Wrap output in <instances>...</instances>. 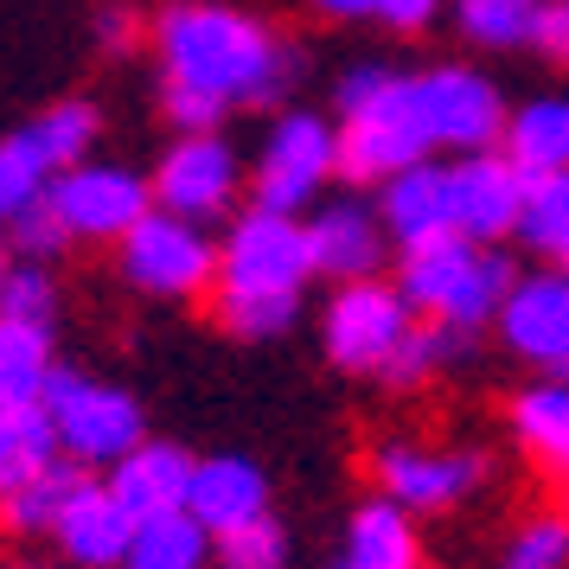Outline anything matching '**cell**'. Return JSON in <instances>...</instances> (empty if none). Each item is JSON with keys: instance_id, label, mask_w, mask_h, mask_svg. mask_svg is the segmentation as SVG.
Listing matches in <instances>:
<instances>
[{"instance_id": "cell-30", "label": "cell", "mask_w": 569, "mask_h": 569, "mask_svg": "<svg viewBox=\"0 0 569 569\" xmlns=\"http://www.w3.org/2000/svg\"><path fill=\"white\" fill-rule=\"evenodd\" d=\"M492 569H569V506H531L506 525Z\"/></svg>"}, {"instance_id": "cell-17", "label": "cell", "mask_w": 569, "mask_h": 569, "mask_svg": "<svg viewBox=\"0 0 569 569\" xmlns=\"http://www.w3.org/2000/svg\"><path fill=\"white\" fill-rule=\"evenodd\" d=\"M186 512L206 525L211 538H224L237 525H257L276 512V480L250 455H199L186 480Z\"/></svg>"}, {"instance_id": "cell-40", "label": "cell", "mask_w": 569, "mask_h": 569, "mask_svg": "<svg viewBox=\"0 0 569 569\" xmlns=\"http://www.w3.org/2000/svg\"><path fill=\"white\" fill-rule=\"evenodd\" d=\"M7 569H71V563H58V557H27V563H7Z\"/></svg>"}, {"instance_id": "cell-3", "label": "cell", "mask_w": 569, "mask_h": 569, "mask_svg": "<svg viewBox=\"0 0 569 569\" xmlns=\"http://www.w3.org/2000/svg\"><path fill=\"white\" fill-rule=\"evenodd\" d=\"M333 116H339V154H346V186L378 192L390 173L429 160V129L416 109L410 71L390 58H359L333 78Z\"/></svg>"}, {"instance_id": "cell-23", "label": "cell", "mask_w": 569, "mask_h": 569, "mask_svg": "<svg viewBox=\"0 0 569 569\" xmlns=\"http://www.w3.org/2000/svg\"><path fill=\"white\" fill-rule=\"evenodd\" d=\"M13 134L27 141L32 160H39V167L58 180V173H71L78 160L97 154V141H103V109L90 103V97H58V103L32 109Z\"/></svg>"}, {"instance_id": "cell-24", "label": "cell", "mask_w": 569, "mask_h": 569, "mask_svg": "<svg viewBox=\"0 0 569 569\" xmlns=\"http://www.w3.org/2000/svg\"><path fill=\"white\" fill-rule=\"evenodd\" d=\"M473 352H480V333H467V327H441V320H416L410 339L397 346V359L385 365L378 385H390L397 397H416V390L455 378L461 365H473Z\"/></svg>"}, {"instance_id": "cell-5", "label": "cell", "mask_w": 569, "mask_h": 569, "mask_svg": "<svg viewBox=\"0 0 569 569\" xmlns=\"http://www.w3.org/2000/svg\"><path fill=\"white\" fill-rule=\"evenodd\" d=\"M371 492L390 499L410 518H455L473 499H487L499 480V455L487 441H416V436H378L365 448Z\"/></svg>"}, {"instance_id": "cell-26", "label": "cell", "mask_w": 569, "mask_h": 569, "mask_svg": "<svg viewBox=\"0 0 569 569\" xmlns=\"http://www.w3.org/2000/svg\"><path fill=\"white\" fill-rule=\"evenodd\" d=\"M64 467V448L52 436V416L46 403H13V410H0V499L7 492L32 487V480H46Z\"/></svg>"}, {"instance_id": "cell-12", "label": "cell", "mask_w": 569, "mask_h": 569, "mask_svg": "<svg viewBox=\"0 0 569 569\" xmlns=\"http://www.w3.org/2000/svg\"><path fill=\"white\" fill-rule=\"evenodd\" d=\"M410 327H416V313L390 276L339 282L320 301V352L346 378H385V365L397 359V346L410 339Z\"/></svg>"}, {"instance_id": "cell-34", "label": "cell", "mask_w": 569, "mask_h": 569, "mask_svg": "<svg viewBox=\"0 0 569 569\" xmlns=\"http://www.w3.org/2000/svg\"><path fill=\"white\" fill-rule=\"evenodd\" d=\"M46 186H52V173L32 160L27 141L20 134H0V231L13 218H27L32 206H46Z\"/></svg>"}, {"instance_id": "cell-16", "label": "cell", "mask_w": 569, "mask_h": 569, "mask_svg": "<svg viewBox=\"0 0 569 569\" xmlns=\"http://www.w3.org/2000/svg\"><path fill=\"white\" fill-rule=\"evenodd\" d=\"M129 538H134V518L109 492L103 473H83L78 487H71V499L58 506L52 531H46V543L58 550V563H71V569H122Z\"/></svg>"}, {"instance_id": "cell-27", "label": "cell", "mask_w": 569, "mask_h": 569, "mask_svg": "<svg viewBox=\"0 0 569 569\" xmlns=\"http://www.w3.org/2000/svg\"><path fill=\"white\" fill-rule=\"evenodd\" d=\"M122 569H211V531L192 512L141 518Z\"/></svg>"}, {"instance_id": "cell-8", "label": "cell", "mask_w": 569, "mask_h": 569, "mask_svg": "<svg viewBox=\"0 0 569 569\" xmlns=\"http://www.w3.org/2000/svg\"><path fill=\"white\" fill-rule=\"evenodd\" d=\"M46 416H52V436L64 448V461L83 467V473H109L134 441L154 436L148 429V403L122 378L78 371V365H58L52 390H46Z\"/></svg>"}, {"instance_id": "cell-2", "label": "cell", "mask_w": 569, "mask_h": 569, "mask_svg": "<svg viewBox=\"0 0 569 569\" xmlns=\"http://www.w3.org/2000/svg\"><path fill=\"white\" fill-rule=\"evenodd\" d=\"M313 288V257L301 218L269 206H237L218 224V282H211V320L237 346H276L301 327Z\"/></svg>"}, {"instance_id": "cell-32", "label": "cell", "mask_w": 569, "mask_h": 569, "mask_svg": "<svg viewBox=\"0 0 569 569\" xmlns=\"http://www.w3.org/2000/svg\"><path fill=\"white\" fill-rule=\"evenodd\" d=\"M288 563H295V531L276 512L211 538V569H288Z\"/></svg>"}, {"instance_id": "cell-13", "label": "cell", "mask_w": 569, "mask_h": 569, "mask_svg": "<svg viewBox=\"0 0 569 569\" xmlns=\"http://www.w3.org/2000/svg\"><path fill=\"white\" fill-rule=\"evenodd\" d=\"M492 339L531 378H569V269H518L506 308L492 320Z\"/></svg>"}, {"instance_id": "cell-35", "label": "cell", "mask_w": 569, "mask_h": 569, "mask_svg": "<svg viewBox=\"0 0 569 569\" xmlns=\"http://www.w3.org/2000/svg\"><path fill=\"white\" fill-rule=\"evenodd\" d=\"M90 39L103 58H134V46H148V20L134 13V0H103L90 13Z\"/></svg>"}, {"instance_id": "cell-21", "label": "cell", "mask_w": 569, "mask_h": 569, "mask_svg": "<svg viewBox=\"0 0 569 569\" xmlns=\"http://www.w3.org/2000/svg\"><path fill=\"white\" fill-rule=\"evenodd\" d=\"M506 429L531 467L569 480V378H531L525 390H512Z\"/></svg>"}, {"instance_id": "cell-4", "label": "cell", "mask_w": 569, "mask_h": 569, "mask_svg": "<svg viewBox=\"0 0 569 569\" xmlns=\"http://www.w3.org/2000/svg\"><path fill=\"white\" fill-rule=\"evenodd\" d=\"M416 320H441V327H467V333H492V320L506 308L518 282V262L506 243H473V237H436L422 250L397 257V276Z\"/></svg>"}, {"instance_id": "cell-22", "label": "cell", "mask_w": 569, "mask_h": 569, "mask_svg": "<svg viewBox=\"0 0 569 569\" xmlns=\"http://www.w3.org/2000/svg\"><path fill=\"white\" fill-rule=\"evenodd\" d=\"M499 154L512 160L525 180L569 173V97H563V90L512 103V116H506V134H499Z\"/></svg>"}, {"instance_id": "cell-25", "label": "cell", "mask_w": 569, "mask_h": 569, "mask_svg": "<svg viewBox=\"0 0 569 569\" xmlns=\"http://www.w3.org/2000/svg\"><path fill=\"white\" fill-rule=\"evenodd\" d=\"M58 378V327H27L0 313V410L46 403Z\"/></svg>"}, {"instance_id": "cell-38", "label": "cell", "mask_w": 569, "mask_h": 569, "mask_svg": "<svg viewBox=\"0 0 569 569\" xmlns=\"http://www.w3.org/2000/svg\"><path fill=\"white\" fill-rule=\"evenodd\" d=\"M441 7H448V0H378V20H371V27L403 32V39H422V32L441 20Z\"/></svg>"}, {"instance_id": "cell-7", "label": "cell", "mask_w": 569, "mask_h": 569, "mask_svg": "<svg viewBox=\"0 0 569 569\" xmlns=\"http://www.w3.org/2000/svg\"><path fill=\"white\" fill-rule=\"evenodd\" d=\"M116 282L154 308H199L218 282V231L154 206L116 243Z\"/></svg>"}, {"instance_id": "cell-10", "label": "cell", "mask_w": 569, "mask_h": 569, "mask_svg": "<svg viewBox=\"0 0 569 569\" xmlns=\"http://www.w3.org/2000/svg\"><path fill=\"white\" fill-rule=\"evenodd\" d=\"M148 186H154L160 211H180L192 224H224L237 206H250V160L224 129L206 134H173L160 160L148 167Z\"/></svg>"}, {"instance_id": "cell-41", "label": "cell", "mask_w": 569, "mask_h": 569, "mask_svg": "<svg viewBox=\"0 0 569 569\" xmlns=\"http://www.w3.org/2000/svg\"><path fill=\"white\" fill-rule=\"evenodd\" d=\"M0 269H7V237H0Z\"/></svg>"}, {"instance_id": "cell-36", "label": "cell", "mask_w": 569, "mask_h": 569, "mask_svg": "<svg viewBox=\"0 0 569 569\" xmlns=\"http://www.w3.org/2000/svg\"><path fill=\"white\" fill-rule=\"evenodd\" d=\"M0 237H7V257H27V262H58L71 250V237L58 231V218L46 206H32L27 218H13Z\"/></svg>"}, {"instance_id": "cell-18", "label": "cell", "mask_w": 569, "mask_h": 569, "mask_svg": "<svg viewBox=\"0 0 569 569\" xmlns=\"http://www.w3.org/2000/svg\"><path fill=\"white\" fill-rule=\"evenodd\" d=\"M371 199H378V218H385L397 257L436 243V237H455V218H448V160L441 154L416 160L403 173H390Z\"/></svg>"}, {"instance_id": "cell-39", "label": "cell", "mask_w": 569, "mask_h": 569, "mask_svg": "<svg viewBox=\"0 0 569 569\" xmlns=\"http://www.w3.org/2000/svg\"><path fill=\"white\" fill-rule=\"evenodd\" d=\"M320 27H365V20H378V0H301Z\"/></svg>"}, {"instance_id": "cell-14", "label": "cell", "mask_w": 569, "mask_h": 569, "mask_svg": "<svg viewBox=\"0 0 569 569\" xmlns=\"http://www.w3.org/2000/svg\"><path fill=\"white\" fill-rule=\"evenodd\" d=\"M301 231H308V257H313V282H371V276H390V257H397V243H390L385 218H378V199L371 192H327L320 206L301 218Z\"/></svg>"}, {"instance_id": "cell-37", "label": "cell", "mask_w": 569, "mask_h": 569, "mask_svg": "<svg viewBox=\"0 0 569 569\" xmlns=\"http://www.w3.org/2000/svg\"><path fill=\"white\" fill-rule=\"evenodd\" d=\"M531 52L569 71V0H538V20H531Z\"/></svg>"}, {"instance_id": "cell-11", "label": "cell", "mask_w": 569, "mask_h": 569, "mask_svg": "<svg viewBox=\"0 0 569 569\" xmlns=\"http://www.w3.org/2000/svg\"><path fill=\"white\" fill-rule=\"evenodd\" d=\"M410 90H416V109H422V129H429V148L441 160L499 148L512 103L492 83V71L467 64V58H436V64L410 71Z\"/></svg>"}, {"instance_id": "cell-1", "label": "cell", "mask_w": 569, "mask_h": 569, "mask_svg": "<svg viewBox=\"0 0 569 569\" xmlns=\"http://www.w3.org/2000/svg\"><path fill=\"white\" fill-rule=\"evenodd\" d=\"M160 116L173 134L224 129L243 109H282L308 58L243 0H160L148 20Z\"/></svg>"}, {"instance_id": "cell-29", "label": "cell", "mask_w": 569, "mask_h": 569, "mask_svg": "<svg viewBox=\"0 0 569 569\" xmlns=\"http://www.w3.org/2000/svg\"><path fill=\"white\" fill-rule=\"evenodd\" d=\"M448 20L473 52H531V20H538V0H448Z\"/></svg>"}, {"instance_id": "cell-19", "label": "cell", "mask_w": 569, "mask_h": 569, "mask_svg": "<svg viewBox=\"0 0 569 569\" xmlns=\"http://www.w3.org/2000/svg\"><path fill=\"white\" fill-rule=\"evenodd\" d=\"M192 461H199V455H192L186 441L148 436V441H134L103 480H109V492L129 506L134 525H141V518H160V512H186V480H192Z\"/></svg>"}, {"instance_id": "cell-28", "label": "cell", "mask_w": 569, "mask_h": 569, "mask_svg": "<svg viewBox=\"0 0 569 569\" xmlns=\"http://www.w3.org/2000/svg\"><path fill=\"white\" fill-rule=\"evenodd\" d=\"M512 243L525 257L550 262V269H569V173L525 186V211H518Z\"/></svg>"}, {"instance_id": "cell-20", "label": "cell", "mask_w": 569, "mask_h": 569, "mask_svg": "<svg viewBox=\"0 0 569 569\" xmlns=\"http://www.w3.org/2000/svg\"><path fill=\"white\" fill-rule=\"evenodd\" d=\"M327 569H422V538H416V518L397 512L390 499H365L352 506L339 550L327 557Z\"/></svg>"}, {"instance_id": "cell-33", "label": "cell", "mask_w": 569, "mask_h": 569, "mask_svg": "<svg viewBox=\"0 0 569 569\" xmlns=\"http://www.w3.org/2000/svg\"><path fill=\"white\" fill-rule=\"evenodd\" d=\"M78 480H83V467L64 461L58 473H46V480L7 492V499H0V531H7V538H46V531H52V518H58V506L71 499Z\"/></svg>"}, {"instance_id": "cell-9", "label": "cell", "mask_w": 569, "mask_h": 569, "mask_svg": "<svg viewBox=\"0 0 569 569\" xmlns=\"http://www.w3.org/2000/svg\"><path fill=\"white\" fill-rule=\"evenodd\" d=\"M46 211L58 218V231L71 237V250H116L154 211V186L129 160L90 154L46 186Z\"/></svg>"}, {"instance_id": "cell-6", "label": "cell", "mask_w": 569, "mask_h": 569, "mask_svg": "<svg viewBox=\"0 0 569 569\" xmlns=\"http://www.w3.org/2000/svg\"><path fill=\"white\" fill-rule=\"evenodd\" d=\"M339 180H346L339 116L333 109H313V103H282L269 116L257 154H250V206L308 218Z\"/></svg>"}, {"instance_id": "cell-15", "label": "cell", "mask_w": 569, "mask_h": 569, "mask_svg": "<svg viewBox=\"0 0 569 569\" xmlns=\"http://www.w3.org/2000/svg\"><path fill=\"white\" fill-rule=\"evenodd\" d=\"M525 186L531 180L499 148H487V154H455L448 160V218H455V237L512 243L518 211H525Z\"/></svg>"}, {"instance_id": "cell-31", "label": "cell", "mask_w": 569, "mask_h": 569, "mask_svg": "<svg viewBox=\"0 0 569 569\" xmlns=\"http://www.w3.org/2000/svg\"><path fill=\"white\" fill-rule=\"evenodd\" d=\"M58 308H64L58 262L7 257V269H0V313L7 320H27V327H58Z\"/></svg>"}]
</instances>
